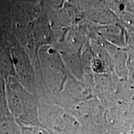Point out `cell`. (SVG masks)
<instances>
[{
  "label": "cell",
  "instance_id": "obj_1",
  "mask_svg": "<svg viewBox=\"0 0 134 134\" xmlns=\"http://www.w3.org/2000/svg\"><path fill=\"white\" fill-rule=\"evenodd\" d=\"M6 96L11 114L20 126L43 127L34 100L17 84L8 85Z\"/></svg>",
  "mask_w": 134,
  "mask_h": 134
},
{
  "label": "cell",
  "instance_id": "obj_2",
  "mask_svg": "<svg viewBox=\"0 0 134 134\" xmlns=\"http://www.w3.org/2000/svg\"><path fill=\"white\" fill-rule=\"evenodd\" d=\"M0 134H22L21 127L13 117L0 119Z\"/></svg>",
  "mask_w": 134,
  "mask_h": 134
},
{
  "label": "cell",
  "instance_id": "obj_3",
  "mask_svg": "<svg viewBox=\"0 0 134 134\" xmlns=\"http://www.w3.org/2000/svg\"><path fill=\"white\" fill-rule=\"evenodd\" d=\"M21 127L22 134H53L49 130L42 126Z\"/></svg>",
  "mask_w": 134,
  "mask_h": 134
}]
</instances>
